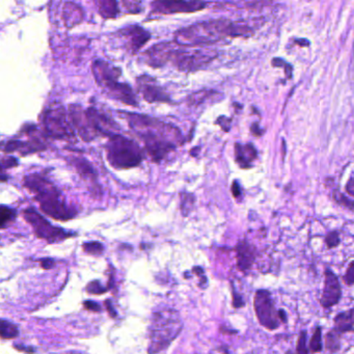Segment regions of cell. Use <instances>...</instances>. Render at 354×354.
Wrapping results in <instances>:
<instances>
[{
	"instance_id": "ac0fdd59",
	"label": "cell",
	"mask_w": 354,
	"mask_h": 354,
	"mask_svg": "<svg viewBox=\"0 0 354 354\" xmlns=\"http://www.w3.org/2000/svg\"><path fill=\"white\" fill-rule=\"evenodd\" d=\"M257 158H258V151L252 144L235 145L236 162L241 169H250Z\"/></svg>"
},
{
	"instance_id": "60d3db41",
	"label": "cell",
	"mask_w": 354,
	"mask_h": 354,
	"mask_svg": "<svg viewBox=\"0 0 354 354\" xmlns=\"http://www.w3.org/2000/svg\"><path fill=\"white\" fill-rule=\"evenodd\" d=\"M105 304H106V308L107 310H109V315H111L113 318H115V317H117V312H115V308H113L111 300H106Z\"/></svg>"
},
{
	"instance_id": "e0dca14e",
	"label": "cell",
	"mask_w": 354,
	"mask_h": 354,
	"mask_svg": "<svg viewBox=\"0 0 354 354\" xmlns=\"http://www.w3.org/2000/svg\"><path fill=\"white\" fill-rule=\"evenodd\" d=\"M237 267L240 271L250 270L257 258L256 248L246 240H241L236 246Z\"/></svg>"
},
{
	"instance_id": "4316f807",
	"label": "cell",
	"mask_w": 354,
	"mask_h": 354,
	"mask_svg": "<svg viewBox=\"0 0 354 354\" xmlns=\"http://www.w3.org/2000/svg\"><path fill=\"white\" fill-rule=\"evenodd\" d=\"M333 198L337 205L347 209L349 211H354V201L349 196H346L339 190L335 189L333 192Z\"/></svg>"
},
{
	"instance_id": "ffe728a7",
	"label": "cell",
	"mask_w": 354,
	"mask_h": 354,
	"mask_svg": "<svg viewBox=\"0 0 354 354\" xmlns=\"http://www.w3.org/2000/svg\"><path fill=\"white\" fill-rule=\"evenodd\" d=\"M98 13L104 19H115L119 15L117 0H95Z\"/></svg>"
},
{
	"instance_id": "d590c367",
	"label": "cell",
	"mask_w": 354,
	"mask_h": 354,
	"mask_svg": "<svg viewBox=\"0 0 354 354\" xmlns=\"http://www.w3.org/2000/svg\"><path fill=\"white\" fill-rule=\"evenodd\" d=\"M232 292H233V306L235 308H243L244 306V300L242 298V296L240 295L238 292L235 291V289H232Z\"/></svg>"
},
{
	"instance_id": "4fadbf2b",
	"label": "cell",
	"mask_w": 354,
	"mask_h": 354,
	"mask_svg": "<svg viewBox=\"0 0 354 354\" xmlns=\"http://www.w3.org/2000/svg\"><path fill=\"white\" fill-rule=\"evenodd\" d=\"M151 8V16L159 17L175 14L196 13L206 9L207 3L201 0H154Z\"/></svg>"
},
{
	"instance_id": "8fae6325",
	"label": "cell",
	"mask_w": 354,
	"mask_h": 354,
	"mask_svg": "<svg viewBox=\"0 0 354 354\" xmlns=\"http://www.w3.org/2000/svg\"><path fill=\"white\" fill-rule=\"evenodd\" d=\"M24 217L34 229L37 237L46 240L48 243H57L68 238L76 236L73 232H67L61 227L51 225L36 209L28 208L24 211Z\"/></svg>"
},
{
	"instance_id": "30bf717a",
	"label": "cell",
	"mask_w": 354,
	"mask_h": 354,
	"mask_svg": "<svg viewBox=\"0 0 354 354\" xmlns=\"http://www.w3.org/2000/svg\"><path fill=\"white\" fill-rule=\"evenodd\" d=\"M254 312L259 323L268 330H275L281 323H286L285 310H277L272 295L267 290H258L254 299Z\"/></svg>"
},
{
	"instance_id": "e575fe53",
	"label": "cell",
	"mask_w": 354,
	"mask_h": 354,
	"mask_svg": "<svg viewBox=\"0 0 354 354\" xmlns=\"http://www.w3.org/2000/svg\"><path fill=\"white\" fill-rule=\"evenodd\" d=\"M344 281H345L346 285H354V261H352L348 266L346 274L344 275Z\"/></svg>"
},
{
	"instance_id": "6da1fadb",
	"label": "cell",
	"mask_w": 354,
	"mask_h": 354,
	"mask_svg": "<svg viewBox=\"0 0 354 354\" xmlns=\"http://www.w3.org/2000/svg\"><path fill=\"white\" fill-rule=\"evenodd\" d=\"M122 115L127 120L132 131L142 140L147 152L155 162L162 161L183 142L181 132L175 126L148 115L131 113Z\"/></svg>"
},
{
	"instance_id": "f1b7e54d",
	"label": "cell",
	"mask_w": 354,
	"mask_h": 354,
	"mask_svg": "<svg viewBox=\"0 0 354 354\" xmlns=\"http://www.w3.org/2000/svg\"><path fill=\"white\" fill-rule=\"evenodd\" d=\"M82 250L86 254H92V256H101L104 252V245L98 241L86 242L82 244Z\"/></svg>"
},
{
	"instance_id": "83f0119b",
	"label": "cell",
	"mask_w": 354,
	"mask_h": 354,
	"mask_svg": "<svg viewBox=\"0 0 354 354\" xmlns=\"http://www.w3.org/2000/svg\"><path fill=\"white\" fill-rule=\"evenodd\" d=\"M194 203H196V196L188 192L181 194V211L183 216H188L192 209H194Z\"/></svg>"
},
{
	"instance_id": "d6986e66",
	"label": "cell",
	"mask_w": 354,
	"mask_h": 354,
	"mask_svg": "<svg viewBox=\"0 0 354 354\" xmlns=\"http://www.w3.org/2000/svg\"><path fill=\"white\" fill-rule=\"evenodd\" d=\"M84 14L82 8L74 3H65L62 12V19L66 28H72L84 21Z\"/></svg>"
},
{
	"instance_id": "d6a6232c",
	"label": "cell",
	"mask_w": 354,
	"mask_h": 354,
	"mask_svg": "<svg viewBox=\"0 0 354 354\" xmlns=\"http://www.w3.org/2000/svg\"><path fill=\"white\" fill-rule=\"evenodd\" d=\"M296 352L298 353H308V349L306 348V331H301L298 337L297 347Z\"/></svg>"
},
{
	"instance_id": "8d00e7d4",
	"label": "cell",
	"mask_w": 354,
	"mask_h": 354,
	"mask_svg": "<svg viewBox=\"0 0 354 354\" xmlns=\"http://www.w3.org/2000/svg\"><path fill=\"white\" fill-rule=\"evenodd\" d=\"M84 306L86 310H91V312H101V306H99L97 302L92 301V300H86V301H84Z\"/></svg>"
},
{
	"instance_id": "52a82bcc",
	"label": "cell",
	"mask_w": 354,
	"mask_h": 354,
	"mask_svg": "<svg viewBox=\"0 0 354 354\" xmlns=\"http://www.w3.org/2000/svg\"><path fill=\"white\" fill-rule=\"evenodd\" d=\"M183 328L179 314L174 310L156 312L153 316L150 327V345L149 352L163 351L177 339Z\"/></svg>"
},
{
	"instance_id": "5bb4252c",
	"label": "cell",
	"mask_w": 354,
	"mask_h": 354,
	"mask_svg": "<svg viewBox=\"0 0 354 354\" xmlns=\"http://www.w3.org/2000/svg\"><path fill=\"white\" fill-rule=\"evenodd\" d=\"M121 48L130 55H136L150 41V32L138 26H129L113 34Z\"/></svg>"
},
{
	"instance_id": "7c38bea8",
	"label": "cell",
	"mask_w": 354,
	"mask_h": 354,
	"mask_svg": "<svg viewBox=\"0 0 354 354\" xmlns=\"http://www.w3.org/2000/svg\"><path fill=\"white\" fill-rule=\"evenodd\" d=\"M22 132L28 136V140H11L3 145V151L7 154L19 152L22 156L32 153L41 152L46 149L44 138L35 125L24 126Z\"/></svg>"
},
{
	"instance_id": "484cf974",
	"label": "cell",
	"mask_w": 354,
	"mask_h": 354,
	"mask_svg": "<svg viewBox=\"0 0 354 354\" xmlns=\"http://www.w3.org/2000/svg\"><path fill=\"white\" fill-rule=\"evenodd\" d=\"M322 328L316 327L310 341L308 351L312 352V353H318V352L322 351Z\"/></svg>"
},
{
	"instance_id": "7a4b0ae2",
	"label": "cell",
	"mask_w": 354,
	"mask_h": 354,
	"mask_svg": "<svg viewBox=\"0 0 354 354\" xmlns=\"http://www.w3.org/2000/svg\"><path fill=\"white\" fill-rule=\"evenodd\" d=\"M215 57L216 55L210 51L192 50L186 46L178 48L171 43H160L145 53L144 61L153 68L165 67L169 64L179 71L190 73L207 67Z\"/></svg>"
},
{
	"instance_id": "836d02e7",
	"label": "cell",
	"mask_w": 354,
	"mask_h": 354,
	"mask_svg": "<svg viewBox=\"0 0 354 354\" xmlns=\"http://www.w3.org/2000/svg\"><path fill=\"white\" fill-rule=\"evenodd\" d=\"M17 158L13 156H5L1 160V169L5 171L7 169H12V167H18Z\"/></svg>"
},
{
	"instance_id": "277c9868",
	"label": "cell",
	"mask_w": 354,
	"mask_h": 354,
	"mask_svg": "<svg viewBox=\"0 0 354 354\" xmlns=\"http://www.w3.org/2000/svg\"><path fill=\"white\" fill-rule=\"evenodd\" d=\"M242 34L240 28L227 20H210L198 22L175 32V42L179 46L196 47L212 44L225 37H237Z\"/></svg>"
},
{
	"instance_id": "ba28073f",
	"label": "cell",
	"mask_w": 354,
	"mask_h": 354,
	"mask_svg": "<svg viewBox=\"0 0 354 354\" xmlns=\"http://www.w3.org/2000/svg\"><path fill=\"white\" fill-rule=\"evenodd\" d=\"M109 138L105 150L111 167L118 169H129L142 163L144 158L142 151L136 142L117 133Z\"/></svg>"
},
{
	"instance_id": "4dcf8cb0",
	"label": "cell",
	"mask_w": 354,
	"mask_h": 354,
	"mask_svg": "<svg viewBox=\"0 0 354 354\" xmlns=\"http://www.w3.org/2000/svg\"><path fill=\"white\" fill-rule=\"evenodd\" d=\"M86 290L88 294H92V295H100V294H104L109 289L103 287V286L101 285L100 281H94L88 283Z\"/></svg>"
},
{
	"instance_id": "74e56055",
	"label": "cell",
	"mask_w": 354,
	"mask_h": 354,
	"mask_svg": "<svg viewBox=\"0 0 354 354\" xmlns=\"http://www.w3.org/2000/svg\"><path fill=\"white\" fill-rule=\"evenodd\" d=\"M40 265L41 267H42L43 269H45V270H48V269L53 268L55 265V260L51 258H44L42 259V260H40Z\"/></svg>"
},
{
	"instance_id": "1f68e13d",
	"label": "cell",
	"mask_w": 354,
	"mask_h": 354,
	"mask_svg": "<svg viewBox=\"0 0 354 354\" xmlns=\"http://www.w3.org/2000/svg\"><path fill=\"white\" fill-rule=\"evenodd\" d=\"M325 243H326L327 248L329 250L331 248H337L341 243V238H339V234L337 231L330 232L327 234L326 238H325Z\"/></svg>"
},
{
	"instance_id": "d4e9b609",
	"label": "cell",
	"mask_w": 354,
	"mask_h": 354,
	"mask_svg": "<svg viewBox=\"0 0 354 354\" xmlns=\"http://www.w3.org/2000/svg\"><path fill=\"white\" fill-rule=\"evenodd\" d=\"M0 215H1V218H0L1 229L5 230L8 225H11L15 221L16 217H17V211L3 205L1 209H0Z\"/></svg>"
},
{
	"instance_id": "5b68a950",
	"label": "cell",
	"mask_w": 354,
	"mask_h": 354,
	"mask_svg": "<svg viewBox=\"0 0 354 354\" xmlns=\"http://www.w3.org/2000/svg\"><path fill=\"white\" fill-rule=\"evenodd\" d=\"M69 118L74 130L84 142H92L98 136L109 138L118 129L111 117L95 107L84 109L80 105H70Z\"/></svg>"
},
{
	"instance_id": "7402d4cb",
	"label": "cell",
	"mask_w": 354,
	"mask_h": 354,
	"mask_svg": "<svg viewBox=\"0 0 354 354\" xmlns=\"http://www.w3.org/2000/svg\"><path fill=\"white\" fill-rule=\"evenodd\" d=\"M342 333L333 328L325 337V348L328 352H337L341 348Z\"/></svg>"
},
{
	"instance_id": "7bdbcfd3",
	"label": "cell",
	"mask_w": 354,
	"mask_h": 354,
	"mask_svg": "<svg viewBox=\"0 0 354 354\" xmlns=\"http://www.w3.org/2000/svg\"><path fill=\"white\" fill-rule=\"evenodd\" d=\"M350 315H351L352 319L354 320V308H351L349 310Z\"/></svg>"
},
{
	"instance_id": "9a60e30c",
	"label": "cell",
	"mask_w": 354,
	"mask_h": 354,
	"mask_svg": "<svg viewBox=\"0 0 354 354\" xmlns=\"http://www.w3.org/2000/svg\"><path fill=\"white\" fill-rule=\"evenodd\" d=\"M136 86L144 100L148 103H171L167 91L150 76H140L136 80Z\"/></svg>"
},
{
	"instance_id": "9c48e42d",
	"label": "cell",
	"mask_w": 354,
	"mask_h": 354,
	"mask_svg": "<svg viewBox=\"0 0 354 354\" xmlns=\"http://www.w3.org/2000/svg\"><path fill=\"white\" fill-rule=\"evenodd\" d=\"M43 130L47 136L55 140H74L75 130L71 121L68 120L65 107L59 103L51 104L42 113Z\"/></svg>"
},
{
	"instance_id": "f35d334b",
	"label": "cell",
	"mask_w": 354,
	"mask_h": 354,
	"mask_svg": "<svg viewBox=\"0 0 354 354\" xmlns=\"http://www.w3.org/2000/svg\"><path fill=\"white\" fill-rule=\"evenodd\" d=\"M232 194H233L234 198H240L242 196V189L240 184L238 181H234L232 184Z\"/></svg>"
},
{
	"instance_id": "603a6c76",
	"label": "cell",
	"mask_w": 354,
	"mask_h": 354,
	"mask_svg": "<svg viewBox=\"0 0 354 354\" xmlns=\"http://www.w3.org/2000/svg\"><path fill=\"white\" fill-rule=\"evenodd\" d=\"M0 335L3 339H15L19 335V329L13 323L10 321L1 320V327H0Z\"/></svg>"
},
{
	"instance_id": "f546056e",
	"label": "cell",
	"mask_w": 354,
	"mask_h": 354,
	"mask_svg": "<svg viewBox=\"0 0 354 354\" xmlns=\"http://www.w3.org/2000/svg\"><path fill=\"white\" fill-rule=\"evenodd\" d=\"M142 0H123V6L127 13L138 14L142 11Z\"/></svg>"
},
{
	"instance_id": "44dd1931",
	"label": "cell",
	"mask_w": 354,
	"mask_h": 354,
	"mask_svg": "<svg viewBox=\"0 0 354 354\" xmlns=\"http://www.w3.org/2000/svg\"><path fill=\"white\" fill-rule=\"evenodd\" d=\"M333 321H335V326H333V329L337 330V333L343 335V333H345L354 331V320L352 319L349 310H347V312L339 313V315H337V316L335 317Z\"/></svg>"
},
{
	"instance_id": "ab89813d",
	"label": "cell",
	"mask_w": 354,
	"mask_h": 354,
	"mask_svg": "<svg viewBox=\"0 0 354 354\" xmlns=\"http://www.w3.org/2000/svg\"><path fill=\"white\" fill-rule=\"evenodd\" d=\"M346 192L349 196L354 198V175H352L348 180L347 184H346Z\"/></svg>"
},
{
	"instance_id": "cb8c5ba5",
	"label": "cell",
	"mask_w": 354,
	"mask_h": 354,
	"mask_svg": "<svg viewBox=\"0 0 354 354\" xmlns=\"http://www.w3.org/2000/svg\"><path fill=\"white\" fill-rule=\"evenodd\" d=\"M74 167L77 169L78 173L82 176V177L94 178L96 177V171L93 169L92 165H90L88 161L86 159H74Z\"/></svg>"
},
{
	"instance_id": "3957f363",
	"label": "cell",
	"mask_w": 354,
	"mask_h": 354,
	"mask_svg": "<svg viewBox=\"0 0 354 354\" xmlns=\"http://www.w3.org/2000/svg\"><path fill=\"white\" fill-rule=\"evenodd\" d=\"M24 184L34 194L41 210L55 221H67L76 216V210L68 206L59 188L41 174L26 176Z\"/></svg>"
},
{
	"instance_id": "8992f818",
	"label": "cell",
	"mask_w": 354,
	"mask_h": 354,
	"mask_svg": "<svg viewBox=\"0 0 354 354\" xmlns=\"http://www.w3.org/2000/svg\"><path fill=\"white\" fill-rule=\"evenodd\" d=\"M93 75L97 84L111 99L120 101L128 106H138V98L133 88L122 82V70L104 61H96L92 66Z\"/></svg>"
},
{
	"instance_id": "2e32d148",
	"label": "cell",
	"mask_w": 354,
	"mask_h": 354,
	"mask_svg": "<svg viewBox=\"0 0 354 354\" xmlns=\"http://www.w3.org/2000/svg\"><path fill=\"white\" fill-rule=\"evenodd\" d=\"M342 297V287L337 275L330 270L325 271L324 288L320 298L321 306L324 308H330L339 304Z\"/></svg>"
},
{
	"instance_id": "b9f144b4",
	"label": "cell",
	"mask_w": 354,
	"mask_h": 354,
	"mask_svg": "<svg viewBox=\"0 0 354 354\" xmlns=\"http://www.w3.org/2000/svg\"><path fill=\"white\" fill-rule=\"evenodd\" d=\"M15 348L20 352H28V353L36 352V350H35L34 348L21 347V345H15Z\"/></svg>"
}]
</instances>
